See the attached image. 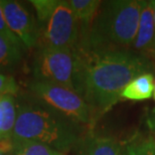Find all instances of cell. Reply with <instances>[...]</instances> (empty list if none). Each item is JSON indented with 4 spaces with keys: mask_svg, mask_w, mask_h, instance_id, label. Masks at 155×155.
I'll return each mask as SVG.
<instances>
[{
    "mask_svg": "<svg viewBox=\"0 0 155 155\" xmlns=\"http://www.w3.org/2000/svg\"><path fill=\"white\" fill-rule=\"evenodd\" d=\"M154 86L152 74H142V75L136 77L125 87L121 97L132 101L147 100L154 93Z\"/></svg>",
    "mask_w": 155,
    "mask_h": 155,
    "instance_id": "30bf717a",
    "label": "cell"
},
{
    "mask_svg": "<svg viewBox=\"0 0 155 155\" xmlns=\"http://www.w3.org/2000/svg\"><path fill=\"white\" fill-rule=\"evenodd\" d=\"M3 14L9 28L24 48H32L38 43L40 29L31 13L18 1L0 0Z\"/></svg>",
    "mask_w": 155,
    "mask_h": 155,
    "instance_id": "52a82bcc",
    "label": "cell"
},
{
    "mask_svg": "<svg viewBox=\"0 0 155 155\" xmlns=\"http://www.w3.org/2000/svg\"><path fill=\"white\" fill-rule=\"evenodd\" d=\"M29 90L39 104L77 124L91 125L94 113L79 93L64 86L33 81Z\"/></svg>",
    "mask_w": 155,
    "mask_h": 155,
    "instance_id": "5b68a950",
    "label": "cell"
},
{
    "mask_svg": "<svg viewBox=\"0 0 155 155\" xmlns=\"http://www.w3.org/2000/svg\"><path fill=\"white\" fill-rule=\"evenodd\" d=\"M126 155H155V139L147 137L133 141L125 147Z\"/></svg>",
    "mask_w": 155,
    "mask_h": 155,
    "instance_id": "9a60e30c",
    "label": "cell"
},
{
    "mask_svg": "<svg viewBox=\"0 0 155 155\" xmlns=\"http://www.w3.org/2000/svg\"><path fill=\"white\" fill-rule=\"evenodd\" d=\"M102 3L90 28L83 35L79 51H128L135 41L143 1L115 0Z\"/></svg>",
    "mask_w": 155,
    "mask_h": 155,
    "instance_id": "7a4b0ae2",
    "label": "cell"
},
{
    "mask_svg": "<svg viewBox=\"0 0 155 155\" xmlns=\"http://www.w3.org/2000/svg\"><path fill=\"white\" fill-rule=\"evenodd\" d=\"M18 90L19 87L13 77L0 73V98L6 95L15 96Z\"/></svg>",
    "mask_w": 155,
    "mask_h": 155,
    "instance_id": "e0dca14e",
    "label": "cell"
},
{
    "mask_svg": "<svg viewBox=\"0 0 155 155\" xmlns=\"http://www.w3.org/2000/svg\"><path fill=\"white\" fill-rule=\"evenodd\" d=\"M153 95H154V99H155V86H154V93H153Z\"/></svg>",
    "mask_w": 155,
    "mask_h": 155,
    "instance_id": "ffe728a7",
    "label": "cell"
},
{
    "mask_svg": "<svg viewBox=\"0 0 155 155\" xmlns=\"http://www.w3.org/2000/svg\"><path fill=\"white\" fill-rule=\"evenodd\" d=\"M0 35L3 36V38H6L7 40H9V41H11L12 43H14V45L23 46V45L21 43L20 40L18 39L17 36L11 31L10 28H9L8 24L6 22V19L4 17V14H3L1 4H0Z\"/></svg>",
    "mask_w": 155,
    "mask_h": 155,
    "instance_id": "ac0fdd59",
    "label": "cell"
},
{
    "mask_svg": "<svg viewBox=\"0 0 155 155\" xmlns=\"http://www.w3.org/2000/svg\"><path fill=\"white\" fill-rule=\"evenodd\" d=\"M81 58L78 49L39 48L33 61V81L64 86L79 93Z\"/></svg>",
    "mask_w": 155,
    "mask_h": 155,
    "instance_id": "277c9868",
    "label": "cell"
},
{
    "mask_svg": "<svg viewBox=\"0 0 155 155\" xmlns=\"http://www.w3.org/2000/svg\"><path fill=\"white\" fill-rule=\"evenodd\" d=\"M58 0H32L30 3L35 9L39 24L43 26L51 17L54 8L57 7Z\"/></svg>",
    "mask_w": 155,
    "mask_h": 155,
    "instance_id": "2e32d148",
    "label": "cell"
},
{
    "mask_svg": "<svg viewBox=\"0 0 155 155\" xmlns=\"http://www.w3.org/2000/svg\"><path fill=\"white\" fill-rule=\"evenodd\" d=\"M79 33L80 23L69 1L58 0L51 17L42 26L39 48L77 49Z\"/></svg>",
    "mask_w": 155,
    "mask_h": 155,
    "instance_id": "8992f818",
    "label": "cell"
},
{
    "mask_svg": "<svg viewBox=\"0 0 155 155\" xmlns=\"http://www.w3.org/2000/svg\"><path fill=\"white\" fill-rule=\"evenodd\" d=\"M154 20H155V10H154Z\"/></svg>",
    "mask_w": 155,
    "mask_h": 155,
    "instance_id": "44dd1931",
    "label": "cell"
},
{
    "mask_svg": "<svg viewBox=\"0 0 155 155\" xmlns=\"http://www.w3.org/2000/svg\"><path fill=\"white\" fill-rule=\"evenodd\" d=\"M155 1H143L138 31L132 48L136 51L146 52L155 45V20H154ZM143 57V55H142Z\"/></svg>",
    "mask_w": 155,
    "mask_h": 155,
    "instance_id": "ba28073f",
    "label": "cell"
},
{
    "mask_svg": "<svg viewBox=\"0 0 155 155\" xmlns=\"http://www.w3.org/2000/svg\"><path fill=\"white\" fill-rule=\"evenodd\" d=\"M78 51L81 58L79 94L94 115L110 110L122 98L125 87L150 68L146 58L129 51Z\"/></svg>",
    "mask_w": 155,
    "mask_h": 155,
    "instance_id": "6da1fadb",
    "label": "cell"
},
{
    "mask_svg": "<svg viewBox=\"0 0 155 155\" xmlns=\"http://www.w3.org/2000/svg\"><path fill=\"white\" fill-rule=\"evenodd\" d=\"M17 110L15 96L6 95L0 98V130L4 138H12Z\"/></svg>",
    "mask_w": 155,
    "mask_h": 155,
    "instance_id": "8fae6325",
    "label": "cell"
},
{
    "mask_svg": "<svg viewBox=\"0 0 155 155\" xmlns=\"http://www.w3.org/2000/svg\"><path fill=\"white\" fill-rule=\"evenodd\" d=\"M69 4L85 33L94 21L102 2L98 0H70Z\"/></svg>",
    "mask_w": 155,
    "mask_h": 155,
    "instance_id": "7c38bea8",
    "label": "cell"
},
{
    "mask_svg": "<svg viewBox=\"0 0 155 155\" xmlns=\"http://www.w3.org/2000/svg\"><path fill=\"white\" fill-rule=\"evenodd\" d=\"M15 155H64L48 145L32 141H15Z\"/></svg>",
    "mask_w": 155,
    "mask_h": 155,
    "instance_id": "5bb4252c",
    "label": "cell"
},
{
    "mask_svg": "<svg viewBox=\"0 0 155 155\" xmlns=\"http://www.w3.org/2000/svg\"><path fill=\"white\" fill-rule=\"evenodd\" d=\"M0 155H15V152H5V151H0Z\"/></svg>",
    "mask_w": 155,
    "mask_h": 155,
    "instance_id": "d6986e66",
    "label": "cell"
},
{
    "mask_svg": "<svg viewBox=\"0 0 155 155\" xmlns=\"http://www.w3.org/2000/svg\"><path fill=\"white\" fill-rule=\"evenodd\" d=\"M23 46L16 45L0 35V71L10 70L19 63Z\"/></svg>",
    "mask_w": 155,
    "mask_h": 155,
    "instance_id": "4fadbf2b",
    "label": "cell"
},
{
    "mask_svg": "<svg viewBox=\"0 0 155 155\" xmlns=\"http://www.w3.org/2000/svg\"><path fill=\"white\" fill-rule=\"evenodd\" d=\"M12 139L48 145L64 153L82 141L80 125L41 104L18 106Z\"/></svg>",
    "mask_w": 155,
    "mask_h": 155,
    "instance_id": "3957f363",
    "label": "cell"
},
{
    "mask_svg": "<svg viewBox=\"0 0 155 155\" xmlns=\"http://www.w3.org/2000/svg\"><path fill=\"white\" fill-rule=\"evenodd\" d=\"M80 155H126V149L111 137L89 135L80 142Z\"/></svg>",
    "mask_w": 155,
    "mask_h": 155,
    "instance_id": "9c48e42d",
    "label": "cell"
}]
</instances>
